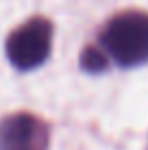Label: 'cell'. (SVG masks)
<instances>
[{
	"label": "cell",
	"mask_w": 148,
	"mask_h": 150,
	"mask_svg": "<svg viewBox=\"0 0 148 150\" xmlns=\"http://www.w3.org/2000/svg\"><path fill=\"white\" fill-rule=\"evenodd\" d=\"M52 50V24L46 18H30L7 37L4 52L13 68L28 72L46 63Z\"/></svg>",
	"instance_id": "cell-2"
},
{
	"label": "cell",
	"mask_w": 148,
	"mask_h": 150,
	"mask_svg": "<svg viewBox=\"0 0 148 150\" xmlns=\"http://www.w3.org/2000/svg\"><path fill=\"white\" fill-rule=\"evenodd\" d=\"M81 68L85 72H89V74H100V72L107 70V57L100 48H96V46H89V48L83 50V54H81Z\"/></svg>",
	"instance_id": "cell-4"
},
{
	"label": "cell",
	"mask_w": 148,
	"mask_h": 150,
	"mask_svg": "<svg viewBox=\"0 0 148 150\" xmlns=\"http://www.w3.org/2000/svg\"><path fill=\"white\" fill-rule=\"evenodd\" d=\"M50 128L33 113H13L0 120V150H48Z\"/></svg>",
	"instance_id": "cell-3"
},
{
	"label": "cell",
	"mask_w": 148,
	"mask_h": 150,
	"mask_svg": "<svg viewBox=\"0 0 148 150\" xmlns=\"http://www.w3.org/2000/svg\"><path fill=\"white\" fill-rule=\"evenodd\" d=\"M100 44L120 68L148 63V13L137 9L118 13L105 26Z\"/></svg>",
	"instance_id": "cell-1"
}]
</instances>
